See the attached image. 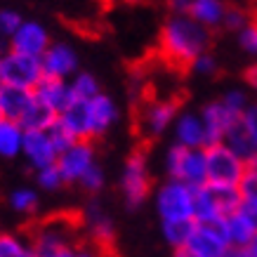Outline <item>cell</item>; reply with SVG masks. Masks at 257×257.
<instances>
[{"instance_id":"11","label":"cell","mask_w":257,"mask_h":257,"mask_svg":"<svg viewBox=\"0 0 257 257\" xmlns=\"http://www.w3.org/2000/svg\"><path fill=\"white\" fill-rule=\"evenodd\" d=\"M50 33L36 22H24L22 29L12 36L10 40V50L12 52H22V55H29V57H38L43 59L47 50H50Z\"/></svg>"},{"instance_id":"9","label":"cell","mask_w":257,"mask_h":257,"mask_svg":"<svg viewBox=\"0 0 257 257\" xmlns=\"http://www.w3.org/2000/svg\"><path fill=\"white\" fill-rule=\"evenodd\" d=\"M187 250L196 257H226L231 245L222 231V224H198L187 243Z\"/></svg>"},{"instance_id":"36","label":"cell","mask_w":257,"mask_h":257,"mask_svg":"<svg viewBox=\"0 0 257 257\" xmlns=\"http://www.w3.org/2000/svg\"><path fill=\"white\" fill-rule=\"evenodd\" d=\"M194 71H198V73H205V76H210V73H215L217 71V62H215V57L208 52V55L198 57V62L194 64Z\"/></svg>"},{"instance_id":"19","label":"cell","mask_w":257,"mask_h":257,"mask_svg":"<svg viewBox=\"0 0 257 257\" xmlns=\"http://www.w3.org/2000/svg\"><path fill=\"white\" fill-rule=\"evenodd\" d=\"M177 142L187 149H205V125L201 116L184 113L177 118Z\"/></svg>"},{"instance_id":"40","label":"cell","mask_w":257,"mask_h":257,"mask_svg":"<svg viewBox=\"0 0 257 257\" xmlns=\"http://www.w3.org/2000/svg\"><path fill=\"white\" fill-rule=\"evenodd\" d=\"M175 257H196L194 252H189L187 248H179V250H175Z\"/></svg>"},{"instance_id":"35","label":"cell","mask_w":257,"mask_h":257,"mask_svg":"<svg viewBox=\"0 0 257 257\" xmlns=\"http://www.w3.org/2000/svg\"><path fill=\"white\" fill-rule=\"evenodd\" d=\"M243 125L248 127L250 137H252V142L257 144V104H250L248 109H245V113H243Z\"/></svg>"},{"instance_id":"8","label":"cell","mask_w":257,"mask_h":257,"mask_svg":"<svg viewBox=\"0 0 257 257\" xmlns=\"http://www.w3.org/2000/svg\"><path fill=\"white\" fill-rule=\"evenodd\" d=\"M92 165H97L94 163V142H76L57 158V168L62 172L64 182L69 184L80 182Z\"/></svg>"},{"instance_id":"3","label":"cell","mask_w":257,"mask_h":257,"mask_svg":"<svg viewBox=\"0 0 257 257\" xmlns=\"http://www.w3.org/2000/svg\"><path fill=\"white\" fill-rule=\"evenodd\" d=\"M149 144H137V147L127 154L125 158V170L120 179V189H123V198L130 210H137L142 203L147 201L151 194V172H149Z\"/></svg>"},{"instance_id":"41","label":"cell","mask_w":257,"mask_h":257,"mask_svg":"<svg viewBox=\"0 0 257 257\" xmlns=\"http://www.w3.org/2000/svg\"><path fill=\"white\" fill-rule=\"evenodd\" d=\"M101 3V10H111V5H113V0H99Z\"/></svg>"},{"instance_id":"22","label":"cell","mask_w":257,"mask_h":257,"mask_svg":"<svg viewBox=\"0 0 257 257\" xmlns=\"http://www.w3.org/2000/svg\"><path fill=\"white\" fill-rule=\"evenodd\" d=\"M196 226H198V222H194V219H189V222H168V224H163V236L175 250L187 248Z\"/></svg>"},{"instance_id":"44","label":"cell","mask_w":257,"mask_h":257,"mask_svg":"<svg viewBox=\"0 0 257 257\" xmlns=\"http://www.w3.org/2000/svg\"><path fill=\"white\" fill-rule=\"evenodd\" d=\"M0 57H3V52H0Z\"/></svg>"},{"instance_id":"32","label":"cell","mask_w":257,"mask_h":257,"mask_svg":"<svg viewBox=\"0 0 257 257\" xmlns=\"http://www.w3.org/2000/svg\"><path fill=\"white\" fill-rule=\"evenodd\" d=\"M222 104H224L229 111H234L236 116H241L245 113V109H248V99H245V94L238 92V90H231V92H226L224 97H222Z\"/></svg>"},{"instance_id":"26","label":"cell","mask_w":257,"mask_h":257,"mask_svg":"<svg viewBox=\"0 0 257 257\" xmlns=\"http://www.w3.org/2000/svg\"><path fill=\"white\" fill-rule=\"evenodd\" d=\"M10 205H12L17 212H22V215H31V212H36V208H38V194H36L33 189H17V191H12V196H10Z\"/></svg>"},{"instance_id":"10","label":"cell","mask_w":257,"mask_h":257,"mask_svg":"<svg viewBox=\"0 0 257 257\" xmlns=\"http://www.w3.org/2000/svg\"><path fill=\"white\" fill-rule=\"evenodd\" d=\"M203 118V125H205V149L208 147H215V144H224V137L229 133V127L236 123V120H241V116H236L234 111H229L219 101H212L208 104L201 113Z\"/></svg>"},{"instance_id":"20","label":"cell","mask_w":257,"mask_h":257,"mask_svg":"<svg viewBox=\"0 0 257 257\" xmlns=\"http://www.w3.org/2000/svg\"><path fill=\"white\" fill-rule=\"evenodd\" d=\"M24 130L19 123L0 118V156L3 158H15L24 151Z\"/></svg>"},{"instance_id":"27","label":"cell","mask_w":257,"mask_h":257,"mask_svg":"<svg viewBox=\"0 0 257 257\" xmlns=\"http://www.w3.org/2000/svg\"><path fill=\"white\" fill-rule=\"evenodd\" d=\"M47 135H50V140H52V144H55V149H57V154H64L66 149H71L73 144H76V137H73V133H71L69 127L64 125V120L59 118L50 130H47Z\"/></svg>"},{"instance_id":"31","label":"cell","mask_w":257,"mask_h":257,"mask_svg":"<svg viewBox=\"0 0 257 257\" xmlns=\"http://www.w3.org/2000/svg\"><path fill=\"white\" fill-rule=\"evenodd\" d=\"M78 184L85 189L87 194H97V191L104 187V172H101L99 165H92V168L87 170V175L80 179Z\"/></svg>"},{"instance_id":"18","label":"cell","mask_w":257,"mask_h":257,"mask_svg":"<svg viewBox=\"0 0 257 257\" xmlns=\"http://www.w3.org/2000/svg\"><path fill=\"white\" fill-rule=\"evenodd\" d=\"M224 15L226 5L222 0H191L189 5V17L210 31L219 24H224Z\"/></svg>"},{"instance_id":"33","label":"cell","mask_w":257,"mask_h":257,"mask_svg":"<svg viewBox=\"0 0 257 257\" xmlns=\"http://www.w3.org/2000/svg\"><path fill=\"white\" fill-rule=\"evenodd\" d=\"M241 47L248 55H257V22H252V19L241 31Z\"/></svg>"},{"instance_id":"12","label":"cell","mask_w":257,"mask_h":257,"mask_svg":"<svg viewBox=\"0 0 257 257\" xmlns=\"http://www.w3.org/2000/svg\"><path fill=\"white\" fill-rule=\"evenodd\" d=\"M40 62H43L45 78L66 80L69 76H76V71H78V57L64 43H52Z\"/></svg>"},{"instance_id":"21","label":"cell","mask_w":257,"mask_h":257,"mask_svg":"<svg viewBox=\"0 0 257 257\" xmlns=\"http://www.w3.org/2000/svg\"><path fill=\"white\" fill-rule=\"evenodd\" d=\"M57 120H59V113L36 99V104L29 109V113L24 116V120L19 125H22L24 130H43V133H47Z\"/></svg>"},{"instance_id":"15","label":"cell","mask_w":257,"mask_h":257,"mask_svg":"<svg viewBox=\"0 0 257 257\" xmlns=\"http://www.w3.org/2000/svg\"><path fill=\"white\" fill-rule=\"evenodd\" d=\"M33 94H36V99H38L40 104L50 106V109L57 111L59 116L69 109V104L73 101L71 85H66V80H57V78H43L40 85L33 90Z\"/></svg>"},{"instance_id":"38","label":"cell","mask_w":257,"mask_h":257,"mask_svg":"<svg viewBox=\"0 0 257 257\" xmlns=\"http://www.w3.org/2000/svg\"><path fill=\"white\" fill-rule=\"evenodd\" d=\"M243 80L248 83L252 90H257V64H252V66H248L245 69V73H243Z\"/></svg>"},{"instance_id":"39","label":"cell","mask_w":257,"mask_h":257,"mask_svg":"<svg viewBox=\"0 0 257 257\" xmlns=\"http://www.w3.org/2000/svg\"><path fill=\"white\" fill-rule=\"evenodd\" d=\"M248 252H250V257H257V234H255V238H252V243L248 245Z\"/></svg>"},{"instance_id":"7","label":"cell","mask_w":257,"mask_h":257,"mask_svg":"<svg viewBox=\"0 0 257 257\" xmlns=\"http://www.w3.org/2000/svg\"><path fill=\"white\" fill-rule=\"evenodd\" d=\"M165 165L170 179L175 182H184L194 189L205 184V149H187L182 144H175L168 151Z\"/></svg>"},{"instance_id":"30","label":"cell","mask_w":257,"mask_h":257,"mask_svg":"<svg viewBox=\"0 0 257 257\" xmlns=\"http://www.w3.org/2000/svg\"><path fill=\"white\" fill-rule=\"evenodd\" d=\"M36 179H38L40 187L47 189V191H55V189H59L62 184H66L57 165H50V168H43V170H38V177H36Z\"/></svg>"},{"instance_id":"6","label":"cell","mask_w":257,"mask_h":257,"mask_svg":"<svg viewBox=\"0 0 257 257\" xmlns=\"http://www.w3.org/2000/svg\"><path fill=\"white\" fill-rule=\"evenodd\" d=\"M156 210L163 219V224L168 222H189L194 219V187H189L184 182H175L170 179L168 184L158 189L156 196Z\"/></svg>"},{"instance_id":"34","label":"cell","mask_w":257,"mask_h":257,"mask_svg":"<svg viewBox=\"0 0 257 257\" xmlns=\"http://www.w3.org/2000/svg\"><path fill=\"white\" fill-rule=\"evenodd\" d=\"M64 24L73 29V31L83 36V38H99L101 36V29L99 26H94L92 22H73V19H64Z\"/></svg>"},{"instance_id":"29","label":"cell","mask_w":257,"mask_h":257,"mask_svg":"<svg viewBox=\"0 0 257 257\" xmlns=\"http://www.w3.org/2000/svg\"><path fill=\"white\" fill-rule=\"evenodd\" d=\"M250 24V12L248 10H241V8H226V15H224V24L226 29H231V31H243L245 26Z\"/></svg>"},{"instance_id":"1","label":"cell","mask_w":257,"mask_h":257,"mask_svg":"<svg viewBox=\"0 0 257 257\" xmlns=\"http://www.w3.org/2000/svg\"><path fill=\"white\" fill-rule=\"evenodd\" d=\"M212 45V31L194 22L189 15H170L163 22L158 47L154 50L163 69L172 73H189L194 71L198 57L208 55Z\"/></svg>"},{"instance_id":"28","label":"cell","mask_w":257,"mask_h":257,"mask_svg":"<svg viewBox=\"0 0 257 257\" xmlns=\"http://www.w3.org/2000/svg\"><path fill=\"white\" fill-rule=\"evenodd\" d=\"M22 17L17 15L15 10H0V36L3 38L12 40V36L22 29Z\"/></svg>"},{"instance_id":"17","label":"cell","mask_w":257,"mask_h":257,"mask_svg":"<svg viewBox=\"0 0 257 257\" xmlns=\"http://www.w3.org/2000/svg\"><path fill=\"white\" fill-rule=\"evenodd\" d=\"M224 144L248 165L257 158V144L252 142V137H250L248 127L243 125V118L236 120V123L229 127V133H226V137H224Z\"/></svg>"},{"instance_id":"37","label":"cell","mask_w":257,"mask_h":257,"mask_svg":"<svg viewBox=\"0 0 257 257\" xmlns=\"http://www.w3.org/2000/svg\"><path fill=\"white\" fill-rule=\"evenodd\" d=\"M189 5H191V0H168V8L172 10V15H189Z\"/></svg>"},{"instance_id":"16","label":"cell","mask_w":257,"mask_h":257,"mask_svg":"<svg viewBox=\"0 0 257 257\" xmlns=\"http://www.w3.org/2000/svg\"><path fill=\"white\" fill-rule=\"evenodd\" d=\"M87 111H90V127H92L94 140H99L118 118V109H116V104H113V99L101 92L94 99L87 101Z\"/></svg>"},{"instance_id":"43","label":"cell","mask_w":257,"mask_h":257,"mask_svg":"<svg viewBox=\"0 0 257 257\" xmlns=\"http://www.w3.org/2000/svg\"><path fill=\"white\" fill-rule=\"evenodd\" d=\"M250 165H255V168H257V158H255V161H252V163H250Z\"/></svg>"},{"instance_id":"4","label":"cell","mask_w":257,"mask_h":257,"mask_svg":"<svg viewBox=\"0 0 257 257\" xmlns=\"http://www.w3.org/2000/svg\"><path fill=\"white\" fill-rule=\"evenodd\" d=\"M248 172V163L241 161L226 144L205 149V184L222 189H238Z\"/></svg>"},{"instance_id":"13","label":"cell","mask_w":257,"mask_h":257,"mask_svg":"<svg viewBox=\"0 0 257 257\" xmlns=\"http://www.w3.org/2000/svg\"><path fill=\"white\" fill-rule=\"evenodd\" d=\"M22 154L29 158L31 165H36L38 170L50 168V165H57V158H59L55 144L50 140V135L43 133V130H26Z\"/></svg>"},{"instance_id":"5","label":"cell","mask_w":257,"mask_h":257,"mask_svg":"<svg viewBox=\"0 0 257 257\" xmlns=\"http://www.w3.org/2000/svg\"><path fill=\"white\" fill-rule=\"evenodd\" d=\"M43 78H45V71L38 57H29L12 50L0 57V85L36 90Z\"/></svg>"},{"instance_id":"42","label":"cell","mask_w":257,"mask_h":257,"mask_svg":"<svg viewBox=\"0 0 257 257\" xmlns=\"http://www.w3.org/2000/svg\"><path fill=\"white\" fill-rule=\"evenodd\" d=\"M125 3H142V0H125Z\"/></svg>"},{"instance_id":"14","label":"cell","mask_w":257,"mask_h":257,"mask_svg":"<svg viewBox=\"0 0 257 257\" xmlns=\"http://www.w3.org/2000/svg\"><path fill=\"white\" fill-rule=\"evenodd\" d=\"M33 104H36L33 90H22V87H8V85L0 87V116L3 118L22 123Z\"/></svg>"},{"instance_id":"24","label":"cell","mask_w":257,"mask_h":257,"mask_svg":"<svg viewBox=\"0 0 257 257\" xmlns=\"http://www.w3.org/2000/svg\"><path fill=\"white\" fill-rule=\"evenodd\" d=\"M238 194H241L243 208L257 212V168L255 165H248V172H245L243 182L238 184Z\"/></svg>"},{"instance_id":"23","label":"cell","mask_w":257,"mask_h":257,"mask_svg":"<svg viewBox=\"0 0 257 257\" xmlns=\"http://www.w3.org/2000/svg\"><path fill=\"white\" fill-rule=\"evenodd\" d=\"M0 257H33V248L26 241V236L3 231L0 234Z\"/></svg>"},{"instance_id":"25","label":"cell","mask_w":257,"mask_h":257,"mask_svg":"<svg viewBox=\"0 0 257 257\" xmlns=\"http://www.w3.org/2000/svg\"><path fill=\"white\" fill-rule=\"evenodd\" d=\"M71 92H73V99L90 101L99 94V85H97V80L90 73H76L73 83H71Z\"/></svg>"},{"instance_id":"2","label":"cell","mask_w":257,"mask_h":257,"mask_svg":"<svg viewBox=\"0 0 257 257\" xmlns=\"http://www.w3.org/2000/svg\"><path fill=\"white\" fill-rule=\"evenodd\" d=\"M85 212L59 210L26 226V241L31 243L33 257H55L62 250L78 248L85 241Z\"/></svg>"}]
</instances>
